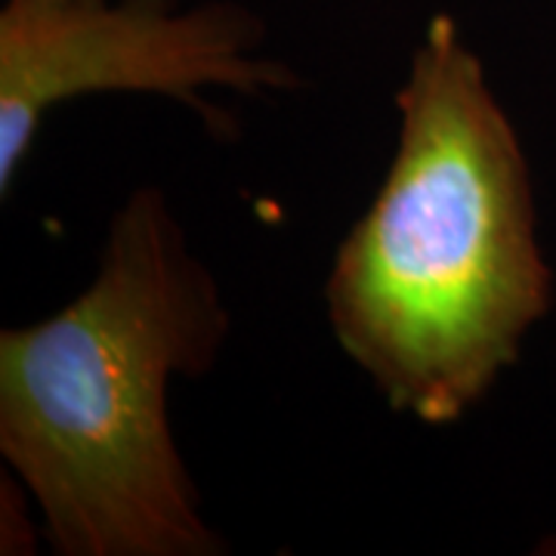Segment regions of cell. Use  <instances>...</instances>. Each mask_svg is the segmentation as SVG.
Wrapping results in <instances>:
<instances>
[{
    "instance_id": "cell-1",
    "label": "cell",
    "mask_w": 556,
    "mask_h": 556,
    "mask_svg": "<svg viewBox=\"0 0 556 556\" xmlns=\"http://www.w3.org/2000/svg\"><path fill=\"white\" fill-rule=\"evenodd\" d=\"M399 146L325 288L331 331L380 396L455 424L551 306L517 130L452 16H433L396 97Z\"/></svg>"
},
{
    "instance_id": "cell-2",
    "label": "cell",
    "mask_w": 556,
    "mask_h": 556,
    "mask_svg": "<svg viewBox=\"0 0 556 556\" xmlns=\"http://www.w3.org/2000/svg\"><path fill=\"white\" fill-rule=\"evenodd\" d=\"M229 313L159 189L112 219L90 288L0 334V452L65 556H214L167 420V387L211 371Z\"/></svg>"
},
{
    "instance_id": "cell-3",
    "label": "cell",
    "mask_w": 556,
    "mask_h": 556,
    "mask_svg": "<svg viewBox=\"0 0 556 556\" xmlns=\"http://www.w3.org/2000/svg\"><path fill=\"white\" fill-rule=\"evenodd\" d=\"M263 28L236 3L72 0L0 13V192L7 195L43 115L87 93L137 90L199 109L201 87L285 90L294 72L254 56Z\"/></svg>"
},
{
    "instance_id": "cell-4",
    "label": "cell",
    "mask_w": 556,
    "mask_h": 556,
    "mask_svg": "<svg viewBox=\"0 0 556 556\" xmlns=\"http://www.w3.org/2000/svg\"><path fill=\"white\" fill-rule=\"evenodd\" d=\"M13 3H25V7H47V3H72V0H13Z\"/></svg>"
}]
</instances>
